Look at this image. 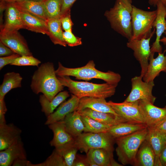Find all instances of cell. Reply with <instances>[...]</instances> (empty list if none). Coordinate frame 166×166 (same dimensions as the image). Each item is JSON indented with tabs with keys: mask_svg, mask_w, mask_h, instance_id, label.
Listing matches in <instances>:
<instances>
[{
	"mask_svg": "<svg viewBox=\"0 0 166 166\" xmlns=\"http://www.w3.org/2000/svg\"><path fill=\"white\" fill-rule=\"evenodd\" d=\"M80 99L72 94L70 98L62 103L55 111L47 117L45 124L48 125L62 121L67 114L76 111Z\"/></svg>",
	"mask_w": 166,
	"mask_h": 166,
	"instance_id": "17",
	"label": "cell"
},
{
	"mask_svg": "<svg viewBox=\"0 0 166 166\" xmlns=\"http://www.w3.org/2000/svg\"><path fill=\"white\" fill-rule=\"evenodd\" d=\"M21 56L18 54L14 53L12 55L0 57V69H2L6 65H10L17 58Z\"/></svg>",
	"mask_w": 166,
	"mask_h": 166,
	"instance_id": "39",
	"label": "cell"
},
{
	"mask_svg": "<svg viewBox=\"0 0 166 166\" xmlns=\"http://www.w3.org/2000/svg\"><path fill=\"white\" fill-rule=\"evenodd\" d=\"M63 37L66 45L69 46L74 47L82 44L81 38L76 36L71 31L63 32Z\"/></svg>",
	"mask_w": 166,
	"mask_h": 166,
	"instance_id": "37",
	"label": "cell"
},
{
	"mask_svg": "<svg viewBox=\"0 0 166 166\" xmlns=\"http://www.w3.org/2000/svg\"><path fill=\"white\" fill-rule=\"evenodd\" d=\"M60 19L62 29L65 31H72L73 23L71 18L70 11L61 15Z\"/></svg>",
	"mask_w": 166,
	"mask_h": 166,
	"instance_id": "38",
	"label": "cell"
},
{
	"mask_svg": "<svg viewBox=\"0 0 166 166\" xmlns=\"http://www.w3.org/2000/svg\"><path fill=\"white\" fill-rule=\"evenodd\" d=\"M0 41L20 56L32 55L27 43L18 30L0 33Z\"/></svg>",
	"mask_w": 166,
	"mask_h": 166,
	"instance_id": "12",
	"label": "cell"
},
{
	"mask_svg": "<svg viewBox=\"0 0 166 166\" xmlns=\"http://www.w3.org/2000/svg\"><path fill=\"white\" fill-rule=\"evenodd\" d=\"M43 2L47 19L60 18L61 0H45Z\"/></svg>",
	"mask_w": 166,
	"mask_h": 166,
	"instance_id": "33",
	"label": "cell"
},
{
	"mask_svg": "<svg viewBox=\"0 0 166 166\" xmlns=\"http://www.w3.org/2000/svg\"><path fill=\"white\" fill-rule=\"evenodd\" d=\"M160 1L166 5V0H148L149 4L151 6H156L157 2Z\"/></svg>",
	"mask_w": 166,
	"mask_h": 166,
	"instance_id": "47",
	"label": "cell"
},
{
	"mask_svg": "<svg viewBox=\"0 0 166 166\" xmlns=\"http://www.w3.org/2000/svg\"><path fill=\"white\" fill-rule=\"evenodd\" d=\"M32 163L27 160V158L18 159L13 164V166H32Z\"/></svg>",
	"mask_w": 166,
	"mask_h": 166,
	"instance_id": "45",
	"label": "cell"
},
{
	"mask_svg": "<svg viewBox=\"0 0 166 166\" xmlns=\"http://www.w3.org/2000/svg\"><path fill=\"white\" fill-rule=\"evenodd\" d=\"M78 150L74 144L62 150L58 151L63 158L66 166H73Z\"/></svg>",
	"mask_w": 166,
	"mask_h": 166,
	"instance_id": "35",
	"label": "cell"
},
{
	"mask_svg": "<svg viewBox=\"0 0 166 166\" xmlns=\"http://www.w3.org/2000/svg\"><path fill=\"white\" fill-rule=\"evenodd\" d=\"M115 139L108 132L99 133L84 132L75 138L78 150L86 154L91 149L103 148L113 152Z\"/></svg>",
	"mask_w": 166,
	"mask_h": 166,
	"instance_id": "7",
	"label": "cell"
},
{
	"mask_svg": "<svg viewBox=\"0 0 166 166\" xmlns=\"http://www.w3.org/2000/svg\"><path fill=\"white\" fill-rule=\"evenodd\" d=\"M62 121L66 130L75 138L84 132L85 126L81 115L77 111L67 114Z\"/></svg>",
	"mask_w": 166,
	"mask_h": 166,
	"instance_id": "25",
	"label": "cell"
},
{
	"mask_svg": "<svg viewBox=\"0 0 166 166\" xmlns=\"http://www.w3.org/2000/svg\"><path fill=\"white\" fill-rule=\"evenodd\" d=\"M107 103L119 116L130 123L144 124L143 116L141 113L139 101L133 102L125 101L116 103L112 101Z\"/></svg>",
	"mask_w": 166,
	"mask_h": 166,
	"instance_id": "9",
	"label": "cell"
},
{
	"mask_svg": "<svg viewBox=\"0 0 166 166\" xmlns=\"http://www.w3.org/2000/svg\"><path fill=\"white\" fill-rule=\"evenodd\" d=\"M31 1H36V2H43L45 0H30Z\"/></svg>",
	"mask_w": 166,
	"mask_h": 166,
	"instance_id": "51",
	"label": "cell"
},
{
	"mask_svg": "<svg viewBox=\"0 0 166 166\" xmlns=\"http://www.w3.org/2000/svg\"><path fill=\"white\" fill-rule=\"evenodd\" d=\"M146 127L144 124L126 122L112 126L108 132L116 139L132 134Z\"/></svg>",
	"mask_w": 166,
	"mask_h": 166,
	"instance_id": "26",
	"label": "cell"
},
{
	"mask_svg": "<svg viewBox=\"0 0 166 166\" xmlns=\"http://www.w3.org/2000/svg\"><path fill=\"white\" fill-rule=\"evenodd\" d=\"M46 22L49 33L48 36L52 42L55 45L66 46L60 18L48 19Z\"/></svg>",
	"mask_w": 166,
	"mask_h": 166,
	"instance_id": "30",
	"label": "cell"
},
{
	"mask_svg": "<svg viewBox=\"0 0 166 166\" xmlns=\"http://www.w3.org/2000/svg\"><path fill=\"white\" fill-rule=\"evenodd\" d=\"M14 53L11 49L0 41V57L9 56Z\"/></svg>",
	"mask_w": 166,
	"mask_h": 166,
	"instance_id": "43",
	"label": "cell"
},
{
	"mask_svg": "<svg viewBox=\"0 0 166 166\" xmlns=\"http://www.w3.org/2000/svg\"><path fill=\"white\" fill-rule=\"evenodd\" d=\"M48 126L53 133L50 144L56 149L62 150L75 144V138L66 130L62 121L50 124Z\"/></svg>",
	"mask_w": 166,
	"mask_h": 166,
	"instance_id": "13",
	"label": "cell"
},
{
	"mask_svg": "<svg viewBox=\"0 0 166 166\" xmlns=\"http://www.w3.org/2000/svg\"><path fill=\"white\" fill-rule=\"evenodd\" d=\"M61 85L68 88L70 92L80 99L91 97L106 99L113 95L117 85L106 83L98 84L86 81H77L69 76H57Z\"/></svg>",
	"mask_w": 166,
	"mask_h": 166,
	"instance_id": "2",
	"label": "cell"
},
{
	"mask_svg": "<svg viewBox=\"0 0 166 166\" xmlns=\"http://www.w3.org/2000/svg\"><path fill=\"white\" fill-rule=\"evenodd\" d=\"M160 166H166V145L162 148L159 156Z\"/></svg>",
	"mask_w": 166,
	"mask_h": 166,
	"instance_id": "46",
	"label": "cell"
},
{
	"mask_svg": "<svg viewBox=\"0 0 166 166\" xmlns=\"http://www.w3.org/2000/svg\"><path fill=\"white\" fill-rule=\"evenodd\" d=\"M24 29L20 11L13 3L6 4L5 7V19L4 23L0 28V32L18 30Z\"/></svg>",
	"mask_w": 166,
	"mask_h": 166,
	"instance_id": "16",
	"label": "cell"
},
{
	"mask_svg": "<svg viewBox=\"0 0 166 166\" xmlns=\"http://www.w3.org/2000/svg\"><path fill=\"white\" fill-rule=\"evenodd\" d=\"M139 105L145 124L152 128L166 118V106L161 108L145 100H139Z\"/></svg>",
	"mask_w": 166,
	"mask_h": 166,
	"instance_id": "11",
	"label": "cell"
},
{
	"mask_svg": "<svg viewBox=\"0 0 166 166\" xmlns=\"http://www.w3.org/2000/svg\"><path fill=\"white\" fill-rule=\"evenodd\" d=\"M22 130L12 123L0 124V151L9 147L20 138Z\"/></svg>",
	"mask_w": 166,
	"mask_h": 166,
	"instance_id": "19",
	"label": "cell"
},
{
	"mask_svg": "<svg viewBox=\"0 0 166 166\" xmlns=\"http://www.w3.org/2000/svg\"><path fill=\"white\" fill-rule=\"evenodd\" d=\"M105 98L84 97L80 99L76 111H78L89 108L97 111L110 113L118 115L108 105Z\"/></svg>",
	"mask_w": 166,
	"mask_h": 166,
	"instance_id": "21",
	"label": "cell"
},
{
	"mask_svg": "<svg viewBox=\"0 0 166 166\" xmlns=\"http://www.w3.org/2000/svg\"><path fill=\"white\" fill-rule=\"evenodd\" d=\"M22 79V77L18 73L10 72L6 73L0 86V100L4 99L6 95L11 89L21 87Z\"/></svg>",
	"mask_w": 166,
	"mask_h": 166,
	"instance_id": "29",
	"label": "cell"
},
{
	"mask_svg": "<svg viewBox=\"0 0 166 166\" xmlns=\"http://www.w3.org/2000/svg\"><path fill=\"white\" fill-rule=\"evenodd\" d=\"M41 61L32 55L21 56L16 58L10 65H11L25 66H33L38 67Z\"/></svg>",
	"mask_w": 166,
	"mask_h": 166,
	"instance_id": "36",
	"label": "cell"
},
{
	"mask_svg": "<svg viewBox=\"0 0 166 166\" xmlns=\"http://www.w3.org/2000/svg\"><path fill=\"white\" fill-rule=\"evenodd\" d=\"M20 11L24 29L48 35V28L46 21L27 13Z\"/></svg>",
	"mask_w": 166,
	"mask_h": 166,
	"instance_id": "24",
	"label": "cell"
},
{
	"mask_svg": "<svg viewBox=\"0 0 166 166\" xmlns=\"http://www.w3.org/2000/svg\"><path fill=\"white\" fill-rule=\"evenodd\" d=\"M156 15V10L145 11L133 6L132 13V33L131 40L148 38L153 36L156 28H154L153 31L152 29Z\"/></svg>",
	"mask_w": 166,
	"mask_h": 166,
	"instance_id": "6",
	"label": "cell"
},
{
	"mask_svg": "<svg viewBox=\"0 0 166 166\" xmlns=\"http://www.w3.org/2000/svg\"><path fill=\"white\" fill-rule=\"evenodd\" d=\"M69 96L67 91L60 92L51 101L43 95L40 96L39 101L42 107V111L47 117L52 113L55 109Z\"/></svg>",
	"mask_w": 166,
	"mask_h": 166,
	"instance_id": "28",
	"label": "cell"
},
{
	"mask_svg": "<svg viewBox=\"0 0 166 166\" xmlns=\"http://www.w3.org/2000/svg\"><path fill=\"white\" fill-rule=\"evenodd\" d=\"M26 158V154L21 137L5 149L0 152V166H12L16 160Z\"/></svg>",
	"mask_w": 166,
	"mask_h": 166,
	"instance_id": "15",
	"label": "cell"
},
{
	"mask_svg": "<svg viewBox=\"0 0 166 166\" xmlns=\"http://www.w3.org/2000/svg\"><path fill=\"white\" fill-rule=\"evenodd\" d=\"M132 0H116L113 7L104 14L112 28L128 41L132 36Z\"/></svg>",
	"mask_w": 166,
	"mask_h": 166,
	"instance_id": "3",
	"label": "cell"
},
{
	"mask_svg": "<svg viewBox=\"0 0 166 166\" xmlns=\"http://www.w3.org/2000/svg\"><path fill=\"white\" fill-rule=\"evenodd\" d=\"M161 134L163 140L165 145H166V133Z\"/></svg>",
	"mask_w": 166,
	"mask_h": 166,
	"instance_id": "50",
	"label": "cell"
},
{
	"mask_svg": "<svg viewBox=\"0 0 166 166\" xmlns=\"http://www.w3.org/2000/svg\"><path fill=\"white\" fill-rule=\"evenodd\" d=\"M76 1V0H61V16L70 11L72 6Z\"/></svg>",
	"mask_w": 166,
	"mask_h": 166,
	"instance_id": "40",
	"label": "cell"
},
{
	"mask_svg": "<svg viewBox=\"0 0 166 166\" xmlns=\"http://www.w3.org/2000/svg\"><path fill=\"white\" fill-rule=\"evenodd\" d=\"M142 79L140 75L132 78L131 90L124 101L133 102L145 100L154 104L156 99V97L152 94L154 86V81L147 82L142 80Z\"/></svg>",
	"mask_w": 166,
	"mask_h": 166,
	"instance_id": "8",
	"label": "cell"
},
{
	"mask_svg": "<svg viewBox=\"0 0 166 166\" xmlns=\"http://www.w3.org/2000/svg\"><path fill=\"white\" fill-rule=\"evenodd\" d=\"M7 109L4 100H0V124L6 123L5 118V114Z\"/></svg>",
	"mask_w": 166,
	"mask_h": 166,
	"instance_id": "41",
	"label": "cell"
},
{
	"mask_svg": "<svg viewBox=\"0 0 166 166\" xmlns=\"http://www.w3.org/2000/svg\"><path fill=\"white\" fill-rule=\"evenodd\" d=\"M73 166H89L86 156L77 154Z\"/></svg>",
	"mask_w": 166,
	"mask_h": 166,
	"instance_id": "42",
	"label": "cell"
},
{
	"mask_svg": "<svg viewBox=\"0 0 166 166\" xmlns=\"http://www.w3.org/2000/svg\"><path fill=\"white\" fill-rule=\"evenodd\" d=\"M148 128V132L145 140L149 143L155 155V166H160L159 156L165 144L161 133Z\"/></svg>",
	"mask_w": 166,
	"mask_h": 166,
	"instance_id": "31",
	"label": "cell"
},
{
	"mask_svg": "<svg viewBox=\"0 0 166 166\" xmlns=\"http://www.w3.org/2000/svg\"><path fill=\"white\" fill-rule=\"evenodd\" d=\"M157 15L153 25L156 28V38L151 48V54L156 52L162 53V47L160 44L161 37L163 33L166 34V5L160 1L157 3Z\"/></svg>",
	"mask_w": 166,
	"mask_h": 166,
	"instance_id": "14",
	"label": "cell"
},
{
	"mask_svg": "<svg viewBox=\"0 0 166 166\" xmlns=\"http://www.w3.org/2000/svg\"><path fill=\"white\" fill-rule=\"evenodd\" d=\"M148 127L132 134L115 139L118 161L122 165H134L138 150L145 140Z\"/></svg>",
	"mask_w": 166,
	"mask_h": 166,
	"instance_id": "5",
	"label": "cell"
},
{
	"mask_svg": "<svg viewBox=\"0 0 166 166\" xmlns=\"http://www.w3.org/2000/svg\"><path fill=\"white\" fill-rule=\"evenodd\" d=\"M64 87L58 79L52 62L42 64L32 77L30 87L33 92L36 94L42 93L49 101L63 90Z\"/></svg>",
	"mask_w": 166,
	"mask_h": 166,
	"instance_id": "1",
	"label": "cell"
},
{
	"mask_svg": "<svg viewBox=\"0 0 166 166\" xmlns=\"http://www.w3.org/2000/svg\"><path fill=\"white\" fill-rule=\"evenodd\" d=\"M152 36L148 38L130 40L127 43V47L133 51L134 56L140 64V75L142 77L146 73L149 64L151 54L150 42Z\"/></svg>",
	"mask_w": 166,
	"mask_h": 166,
	"instance_id": "10",
	"label": "cell"
},
{
	"mask_svg": "<svg viewBox=\"0 0 166 166\" xmlns=\"http://www.w3.org/2000/svg\"><path fill=\"white\" fill-rule=\"evenodd\" d=\"M159 53L157 57L154 58V55L150 54L147 71L143 77V80L149 82L153 81L161 72H166V54Z\"/></svg>",
	"mask_w": 166,
	"mask_h": 166,
	"instance_id": "18",
	"label": "cell"
},
{
	"mask_svg": "<svg viewBox=\"0 0 166 166\" xmlns=\"http://www.w3.org/2000/svg\"><path fill=\"white\" fill-rule=\"evenodd\" d=\"M32 166H66L64 160L59 152L56 149L43 162L34 164Z\"/></svg>",
	"mask_w": 166,
	"mask_h": 166,
	"instance_id": "34",
	"label": "cell"
},
{
	"mask_svg": "<svg viewBox=\"0 0 166 166\" xmlns=\"http://www.w3.org/2000/svg\"><path fill=\"white\" fill-rule=\"evenodd\" d=\"M149 128L161 133H166V118L153 128Z\"/></svg>",
	"mask_w": 166,
	"mask_h": 166,
	"instance_id": "44",
	"label": "cell"
},
{
	"mask_svg": "<svg viewBox=\"0 0 166 166\" xmlns=\"http://www.w3.org/2000/svg\"><path fill=\"white\" fill-rule=\"evenodd\" d=\"M113 152L103 148L90 149L86 153L88 160L93 161L98 166H121L114 159Z\"/></svg>",
	"mask_w": 166,
	"mask_h": 166,
	"instance_id": "20",
	"label": "cell"
},
{
	"mask_svg": "<svg viewBox=\"0 0 166 166\" xmlns=\"http://www.w3.org/2000/svg\"><path fill=\"white\" fill-rule=\"evenodd\" d=\"M165 18H166V16ZM160 42H162L164 45H166V37H163L162 38H160ZM165 52H166V49L164 50V53Z\"/></svg>",
	"mask_w": 166,
	"mask_h": 166,
	"instance_id": "49",
	"label": "cell"
},
{
	"mask_svg": "<svg viewBox=\"0 0 166 166\" xmlns=\"http://www.w3.org/2000/svg\"><path fill=\"white\" fill-rule=\"evenodd\" d=\"M78 112L81 116H88L102 123L111 126L122 123L128 122L119 115L97 111L89 108H85Z\"/></svg>",
	"mask_w": 166,
	"mask_h": 166,
	"instance_id": "22",
	"label": "cell"
},
{
	"mask_svg": "<svg viewBox=\"0 0 166 166\" xmlns=\"http://www.w3.org/2000/svg\"><path fill=\"white\" fill-rule=\"evenodd\" d=\"M19 0H0V2L6 4L8 3H13Z\"/></svg>",
	"mask_w": 166,
	"mask_h": 166,
	"instance_id": "48",
	"label": "cell"
},
{
	"mask_svg": "<svg viewBox=\"0 0 166 166\" xmlns=\"http://www.w3.org/2000/svg\"><path fill=\"white\" fill-rule=\"evenodd\" d=\"M81 118L85 126L84 132H108L112 126L102 123L87 116L81 115Z\"/></svg>",
	"mask_w": 166,
	"mask_h": 166,
	"instance_id": "32",
	"label": "cell"
},
{
	"mask_svg": "<svg viewBox=\"0 0 166 166\" xmlns=\"http://www.w3.org/2000/svg\"><path fill=\"white\" fill-rule=\"evenodd\" d=\"M155 155L148 142L145 140L137 152L135 166H155Z\"/></svg>",
	"mask_w": 166,
	"mask_h": 166,
	"instance_id": "27",
	"label": "cell"
},
{
	"mask_svg": "<svg viewBox=\"0 0 166 166\" xmlns=\"http://www.w3.org/2000/svg\"><path fill=\"white\" fill-rule=\"evenodd\" d=\"M20 11L27 13L46 22L43 1L36 2L30 0H19L13 3Z\"/></svg>",
	"mask_w": 166,
	"mask_h": 166,
	"instance_id": "23",
	"label": "cell"
},
{
	"mask_svg": "<svg viewBox=\"0 0 166 166\" xmlns=\"http://www.w3.org/2000/svg\"><path fill=\"white\" fill-rule=\"evenodd\" d=\"M55 73L57 76H71L75 77L77 79L85 81L98 79L116 85H118L121 78L118 73L111 71L105 72L97 69L93 60L89 61L84 66L75 68L65 67L59 62Z\"/></svg>",
	"mask_w": 166,
	"mask_h": 166,
	"instance_id": "4",
	"label": "cell"
}]
</instances>
